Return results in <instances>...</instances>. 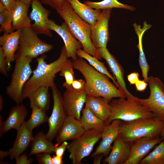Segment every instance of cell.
<instances>
[{"label":"cell","mask_w":164,"mask_h":164,"mask_svg":"<svg viewBox=\"0 0 164 164\" xmlns=\"http://www.w3.org/2000/svg\"><path fill=\"white\" fill-rule=\"evenodd\" d=\"M44 54L37 58V64L32 71V75L24 85L22 97L24 100L38 88L43 86L51 88L55 84L56 74L64 68L73 65L72 61L68 59L66 49L63 46L59 58L50 63L45 61Z\"/></svg>","instance_id":"obj_1"},{"label":"cell","mask_w":164,"mask_h":164,"mask_svg":"<svg viewBox=\"0 0 164 164\" xmlns=\"http://www.w3.org/2000/svg\"><path fill=\"white\" fill-rule=\"evenodd\" d=\"M72 61L73 68L84 77L87 95L102 97L109 103L115 98H126L125 94L110 81L108 77L97 71L84 59L79 57Z\"/></svg>","instance_id":"obj_2"},{"label":"cell","mask_w":164,"mask_h":164,"mask_svg":"<svg viewBox=\"0 0 164 164\" xmlns=\"http://www.w3.org/2000/svg\"><path fill=\"white\" fill-rule=\"evenodd\" d=\"M55 9L67 24L74 36L81 43L83 50L99 60H101L102 58L91 39V25L75 12L66 0H63L62 4Z\"/></svg>","instance_id":"obj_3"},{"label":"cell","mask_w":164,"mask_h":164,"mask_svg":"<svg viewBox=\"0 0 164 164\" xmlns=\"http://www.w3.org/2000/svg\"><path fill=\"white\" fill-rule=\"evenodd\" d=\"M164 129V121L157 117L142 118L130 121H121L118 135L131 142L142 137L158 138Z\"/></svg>","instance_id":"obj_4"},{"label":"cell","mask_w":164,"mask_h":164,"mask_svg":"<svg viewBox=\"0 0 164 164\" xmlns=\"http://www.w3.org/2000/svg\"><path fill=\"white\" fill-rule=\"evenodd\" d=\"M32 59L28 56H15L14 69L6 92L17 104H21L23 100L22 97V89L32 74L30 63Z\"/></svg>","instance_id":"obj_5"},{"label":"cell","mask_w":164,"mask_h":164,"mask_svg":"<svg viewBox=\"0 0 164 164\" xmlns=\"http://www.w3.org/2000/svg\"><path fill=\"white\" fill-rule=\"evenodd\" d=\"M109 104L111 114L107 125L116 119L130 121L140 118L156 117L155 114L146 110L142 105L127 99H113Z\"/></svg>","instance_id":"obj_6"},{"label":"cell","mask_w":164,"mask_h":164,"mask_svg":"<svg viewBox=\"0 0 164 164\" xmlns=\"http://www.w3.org/2000/svg\"><path fill=\"white\" fill-rule=\"evenodd\" d=\"M53 47L52 45L42 40L32 28L22 29L15 56L35 58L50 51Z\"/></svg>","instance_id":"obj_7"},{"label":"cell","mask_w":164,"mask_h":164,"mask_svg":"<svg viewBox=\"0 0 164 164\" xmlns=\"http://www.w3.org/2000/svg\"><path fill=\"white\" fill-rule=\"evenodd\" d=\"M101 138V133L94 129L85 131L68 145L69 158L73 164H80L82 159L90 155L96 143Z\"/></svg>","instance_id":"obj_8"},{"label":"cell","mask_w":164,"mask_h":164,"mask_svg":"<svg viewBox=\"0 0 164 164\" xmlns=\"http://www.w3.org/2000/svg\"><path fill=\"white\" fill-rule=\"evenodd\" d=\"M148 82L150 90L149 97L146 99L137 97L135 102L164 121V84L159 78L153 76L148 77Z\"/></svg>","instance_id":"obj_9"},{"label":"cell","mask_w":164,"mask_h":164,"mask_svg":"<svg viewBox=\"0 0 164 164\" xmlns=\"http://www.w3.org/2000/svg\"><path fill=\"white\" fill-rule=\"evenodd\" d=\"M53 100L52 113L48 118L49 130L47 138L51 141L56 137L67 116L63 104V97L55 84L51 88Z\"/></svg>","instance_id":"obj_10"},{"label":"cell","mask_w":164,"mask_h":164,"mask_svg":"<svg viewBox=\"0 0 164 164\" xmlns=\"http://www.w3.org/2000/svg\"><path fill=\"white\" fill-rule=\"evenodd\" d=\"M32 11L30 14V19L34 22L31 24V28L38 34H43L52 37V34L50 29L48 17L51 12L44 8L39 0H34L31 3Z\"/></svg>","instance_id":"obj_11"},{"label":"cell","mask_w":164,"mask_h":164,"mask_svg":"<svg viewBox=\"0 0 164 164\" xmlns=\"http://www.w3.org/2000/svg\"><path fill=\"white\" fill-rule=\"evenodd\" d=\"M87 95L85 89L77 91L73 88L66 89L63 94L64 107L67 116L80 120L81 113Z\"/></svg>","instance_id":"obj_12"},{"label":"cell","mask_w":164,"mask_h":164,"mask_svg":"<svg viewBox=\"0 0 164 164\" xmlns=\"http://www.w3.org/2000/svg\"><path fill=\"white\" fill-rule=\"evenodd\" d=\"M111 9L102 10L100 18L91 26V39L97 49L106 48L109 37L108 24Z\"/></svg>","instance_id":"obj_13"},{"label":"cell","mask_w":164,"mask_h":164,"mask_svg":"<svg viewBox=\"0 0 164 164\" xmlns=\"http://www.w3.org/2000/svg\"><path fill=\"white\" fill-rule=\"evenodd\" d=\"M49 26L51 30L55 32L63 39L68 57L71 58L72 60L77 59V51L83 48V46L72 34L66 23L64 22L59 25L50 19Z\"/></svg>","instance_id":"obj_14"},{"label":"cell","mask_w":164,"mask_h":164,"mask_svg":"<svg viewBox=\"0 0 164 164\" xmlns=\"http://www.w3.org/2000/svg\"><path fill=\"white\" fill-rule=\"evenodd\" d=\"M158 138L142 137L131 142L130 153L125 164H138L150 150L162 141Z\"/></svg>","instance_id":"obj_15"},{"label":"cell","mask_w":164,"mask_h":164,"mask_svg":"<svg viewBox=\"0 0 164 164\" xmlns=\"http://www.w3.org/2000/svg\"><path fill=\"white\" fill-rule=\"evenodd\" d=\"M97 51L101 58L104 59L108 64L117 83L118 88L125 94L127 99L133 101L136 97L126 88L124 79V71L121 65L107 48L97 49Z\"/></svg>","instance_id":"obj_16"},{"label":"cell","mask_w":164,"mask_h":164,"mask_svg":"<svg viewBox=\"0 0 164 164\" xmlns=\"http://www.w3.org/2000/svg\"><path fill=\"white\" fill-rule=\"evenodd\" d=\"M85 131L80 120L67 116L56 137L55 145L58 146L63 142L76 139Z\"/></svg>","instance_id":"obj_17"},{"label":"cell","mask_w":164,"mask_h":164,"mask_svg":"<svg viewBox=\"0 0 164 164\" xmlns=\"http://www.w3.org/2000/svg\"><path fill=\"white\" fill-rule=\"evenodd\" d=\"M22 30L12 32L3 33L0 37V45L3 50L7 65L8 71L11 67V63L15 60V55L19 47Z\"/></svg>","instance_id":"obj_18"},{"label":"cell","mask_w":164,"mask_h":164,"mask_svg":"<svg viewBox=\"0 0 164 164\" xmlns=\"http://www.w3.org/2000/svg\"><path fill=\"white\" fill-rule=\"evenodd\" d=\"M121 121L116 119L113 121L106 126L104 132L101 134L102 140L97 147L92 157L103 154L107 156L111 150V144L118 135L119 125Z\"/></svg>","instance_id":"obj_19"},{"label":"cell","mask_w":164,"mask_h":164,"mask_svg":"<svg viewBox=\"0 0 164 164\" xmlns=\"http://www.w3.org/2000/svg\"><path fill=\"white\" fill-rule=\"evenodd\" d=\"M131 142L118 135L113 142L110 154L103 160L108 164H125L129 157Z\"/></svg>","instance_id":"obj_20"},{"label":"cell","mask_w":164,"mask_h":164,"mask_svg":"<svg viewBox=\"0 0 164 164\" xmlns=\"http://www.w3.org/2000/svg\"><path fill=\"white\" fill-rule=\"evenodd\" d=\"M28 111L26 106L20 104L13 106L11 109L7 118L0 127V136L12 129L18 130L25 122Z\"/></svg>","instance_id":"obj_21"},{"label":"cell","mask_w":164,"mask_h":164,"mask_svg":"<svg viewBox=\"0 0 164 164\" xmlns=\"http://www.w3.org/2000/svg\"><path fill=\"white\" fill-rule=\"evenodd\" d=\"M17 131L13 146L8 150L9 156L12 160L19 157L27 149L33 137L32 131L27 128L25 121Z\"/></svg>","instance_id":"obj_22"},{"label":"cell","mask_w":164,"mask_h":164,"mask_svg":"<svg viewBox=\"0 0 164 164\" xmlns=\"http://www.w3.org/2000/svg\"><path fill=\"white\" fill-rule=\"evenodd\" d=\"M85 107L107 125L111 115V110L109 103L105 99L102 97L87 95Z\"/></svg>","instance_id":"obj_23"},{"label":"cell","mask_w":164,"mask_h":164,"mask_svg":"<svg viewBox=\"0 0 164 164\" xmlns=\"http://www.w3.org/2000/svg\"><path fill=\"white\" fill-rule=\"evenodd\" d=\"M30 5L17 1L14 9L12 12L13 31L31 28V20L28 15Z\"/></svg>","instance_id":"obj_24"},{"label":"cell","mask_w":164,"mask_h":164,"mask_svg":"<svg viewBox=\"0 0 164 164\" xmlns=\"http://www.w3.org/2000/svg\"><path fill=\"white\" fill-rule=\"evenodd\" d=\"M70 5L75 12L83 20L91 26L100 18L102 11L93 9L78 0H66Z\"/></svg>","instance_id":"obj_25"},{"label":"cell","mask_w":164,"mask_h":164,"mask_svg":"<svg viewBox=\"0 0 164 164\" xmlns=\"http://www.w3.org/2000/svg\"><path fill=\"white\" fill-rule=\"evenodd\" d=\"M133 26L138 39V43L137 47L139 50V62L142 71V77L143 78L144 80L148 82L149 77L148 73L149 69V67L147 62L143 50L142 39L145 32L150 29L152 26L150 24H148L146 22H144L142 28L140 25H138L136 23H134Z\"/></svg>","instance_id":"obj_26"},{"label":"cell","mask_w":164,"mask_h":164,"mask_svg":"<svg viewBox=\"0 0 164 164\" xmlns=\"http://www.w3.org/2000/svg\"><path fill=\"white\" fill-rule=\"evenodd\" d=\"M55 147L52 141L47 138L46 134L41 131L33 136L29 155L44 153H52L54 152Z\"/></svg>","instance_id":"obj_27"},{"label":"cell","mask_w":164,"mask_h":164,"mask_svg":"<svg viewBox=\"0 0 164 164\" xmlns=\"http://www.w3.org/2000/svg\"><path fill=\"white\" fill-rule=\"evenodd\" d=\"M81 112L80 121L85 131L94 129L101 134L104 132L107 125L105 122L86 107L83 109Z\"/></svg>","instance_id":"obj_28"},{"label":"cell","mask_w":164,"mask_h":164,"mask_svg":"<svg viewBox=\"0 0 164 164\" xmlns=\"http://www.w3.org/2000/svg\"><path fill=\"white\" fill-rule=\"evenodd\" d=\"M49 88L47 87H41L28 97L31 108L35 106L45 111L49 109L50 103Z\"/></svg>","instance_id":"obj_29"},{"label":"cell","mask_w":164,"mask_h":164,"mask_svg":"<svg viewBox=\"0 0 164 164\" xmlns=\"http://www.w3.org/2000/svg\"><path fill=\"white\" fill-rule=\"evenodd\" d=\"M77 55L88 62L89 64L99 72L107 75L113 81L114 84L118 88L117 83L114 77L109 72L104 63L96 57L87 53L81 49L77 51Z\"/></svg>","instance_id":"obj_30"},{"label":"cell","mask_w":164,"mask_h":164,"mask_svg":"<svg viewBox=\"0 0 164 164\" xmlns=\"http://www.w3.org/2000/svg\"><path fill=\"white\" fill-rule=\"evenodd\" d=\"M84 3L91 8L97 10L113 8H122L132 11L135 10L134 7L121 3L117 0H104L96 2L87 1H84Z\"/></svg>","instance_id":"obj_31"},{"label":"cell","mask_w":164,"mask_h":164,"mask_svg":"<svg viewBox=\"0 0 164 164\" xmlns=\"http://www.w3.org/2000/svg\"><path fill=\"white\" fill-rule=\"evenodd\" d=\"M32 113L29 120L25 121L26 126L29 130L32 131L35 128L48 121V118L46 111L34 106L31 108Z\"/></svg>","instance_id":"obj_32"},{"label":"cell","mask_w":164,"mask_h":164,"mask_svg":"<svg viewBox=\"0 0 164 164\" xmlns=\"http://www.w3.org/2000/svg\"><path fill=\"white\" fill-rule=\"evenodd\" d=\"M140 164H164V141L159 143L155 149L140 162Z\"/></svg>","instance_id":"obj_33"},{"label":"cell","mask_w":164,"mask_h":164,"mask_svg":"<svg viewBox=\"0 0 164 164\" xmlns=\"http://www.w3.org/2000/svg\"><path fill=\"white\" fill-rule=\"evenodd\" d=\"M12 15L11 12L6 10L0 12V31L9 33L13 32Z\"/></svg>","instance_id":"obj_34"},{"label":"cell","mask_w":164,"mask_h":164,"mask_svg":"<svg viewBox=\"0 0 164 164\" xmlns=\"http://www.w3.org/2000/svg\"><path fill=\"white\" fill-rule=\"evenodd\" d=\"M73 65L66 67L60 71V76L63 77L65 79V82L63 86L66 89L72 88V84L75 79V73L73 70Z\"/></svg>","instance_id":"obj_35"},{"label":"cell","mask_w":164,"mask_h":164,"mask_svg":"<svg viewBox=\"0 0 164 164\" xmlns=\"http://www.w3.org/2000/svg\"><path fill=\"white\" fill-rule=\"evenodd\" d=\"M8 71L5 57L2 47H0V72L3 75L8 77Z\"/></svg>","instance_id":"obj_36"},{"label":"cell","mask_w":164,"mask_h":164,"mask_svg":"<svg viewBox=\"0 0 164 164\" xmlns=\"http://www.w3.org/2000/svg\"><path fill=\"white\" fill-rule=\"evenodd\" d=\"M36 159L39 164H53L50 153H44L37 154L36 155Z\"/></svg>","instance_id":"obj_37"},{"label":"cell","mask_w":164,"mask_h":164,"mask_svg":"<svg viewBox=\"0 0 164 164\" xmlns=\"http://www.w3.org/2000/svg\"><path fill=\"white\" fill-rule=\"evenodd\" d=\"M72 88L76 90L82 91L85 89L86 81L82 79H75L72 84Z\"/></svg>","instance_id":"obj_38"},{"label":"cell","mask_w":164,"mask_h":164,"mask_svg":"<svg viewBox=\"0 0 164 164\" xmlns=\"http://www.w3.org/2000/svg\"><path fill=\"white\" fill-rule=\"evenodd\" d=\"M68 145L67 141H64L59 146H55L54 152L55 153L56 155L59 157H63L65 151L67 148Z\"/></svg>","instance_id":"obj_39"},{"label":"cell","mask_w":164,"mask_h":164,"mask_svg":"<svg viewBox=\"0 0 164 164\" xmlns=\"http://www.w3.org/2000/svg\"><path fill=\"white\" fill-rule=\"evenodd\" d=\"M15 159L16 164H30L33 160L32 158H28L26 153L21 155Z\"/></svg>","instance_id":"obj_40"},{"label":"cell","mask_w":164,"mask_h":164,"mask_svg":"<svg viewBox=\"0 0 164 164\" xmlns=\"http://www.w3.org/2000/svg\"><path fill=\"white\" fill-rule=\"evenodd\" d=\"M63 0H40L42 4L47 5L54 9L60 5Z\"/></svg>","instance_id":"obj_41"},{"label":"cell","mask_w":164,"mask_h":164,"mask_svg":"<svg viewBox=\"0 0 164 164\" xmlns=\"http://www.w3.org/2000/svg\"><path fill=\"white\" fill-rule=\"evenodd\" d=\"M5 5L7 9L10 12H12L14 9L17 0H0V1Z\"/></svg>","instance_id":"obj_42"},{"label":"cell","mask_w":164,"mask_h":164,"mask_svg":"<svg viewBox=\"0 0 164 164\" xmlns=\"http://www.w3.org/2000/svg\"><path fill=\"white\" fill-rule=\"evenodd\" d=\"M135 85L137 91L142 92L146 89L148 84L147 82L144 80H141L139 79Z\"/></svg>","instance_id":"obj_43"},{"label":"cell","mask_w":164,"mask_h":164,"mask_svg":"<svg viewBox=\"0 0 164 164\" xmlns=\"http://www.w3.org/2000/svg\"><path fill=\"white\" fill-rule=\"evenodd\" d=\"M127 78L131 85L135 84L139 80V75L137 72H134L128 74Z\"/></svg>","instance_id":"obj_44"},{"label":"cell","mask_w":164,"mask_h":164,"mask_svg":"<svg viewBox=\"0 0 164 164\" xmlns=\"http://www.w3.org/2000/svg\"><path fill=\"white\" fill-rule=\"evenodd\" d=\"M52 162L53 164H62L63 163V157H60L56 155L52 157Z\"/></svg>","instance_id":"obj_45"},{"label":"cell","mask_w":164,"mask_h":164,"mask_svg":"<svg viewBox=\"0 0 164 164\" xmlns=\"http://www.w3.org/2000/svg\"><path fill=\"white\" fill-rule=\"evenodd\" d=\"M104 156V155L103 154H100L94 156L93 164H100Z\"/></svg>","instance_id":"obj_46"},{"label":"cell","mask_w":164,"mask_h":164,"mask_svg":"<svg viewBox=\"0 0 164 164\" xmlns=\"http://www.w3.org/2000/svg\"><path fill=\"white\" fill-rule=\"evenodd\" d=\"M8 156H9L8 150L7 151H0V159L1 161H2L4 158Z\"/></svg>","instance_id":"obj_47"},{"label":"cell","mask_w":164,"mask_h":164,"mask_svg":"<svg viewBox=\"0 0 164 164\" xmlns=\"http://www.w3.org/2000/svg\"><path fill=\"white\" fill-rule=\"evenodd\" d=\"M3 97L2 95H0V111H2L3 108Z\"/></svg>","instance_id":"obj_48"},{"label":"cell","mask_w":164,"mask_h":164,"mask_svg":"<svg viewBox=\"0 0 164 164\" xmlns=\"http://www.w3.org/2000/svg\"><path fill=\"white\" fill-rule=\"evenodd\" d=\"M17 1L22 2L28 5H30L32 1L34 0H17Z\"/></svg>","instance_id":"obj_49"},{"label":"cell","mask_w":164,"mask_h":164,"mask_svg":"<svg viewBox=\"0 0 164 164\" xmlns=\"http://www.w3.org/2000/svg\"><path fill=\"white\" fill-rule=\"evenodd\" d=\"M6 10V8L3 4L0 1V12H2Z\"/></svg>","instance_id":"obj_50"},{"label":"cell","mask_w":164,"mask_h":164,"mask_svg":"<svg viewBox=\"0 0 164 164\" xmlns=\"http://www.w3.org/2000/svg\"><path fill=\"white\" fill-rule=\"evenodd\" d=\"M161 137L162 138V140L164 141V134L161 135Z\"/></svg>","instance_id":"obj_51"},{"label":"cell","mask_w":164,"mask_h":164,"mask_svg":"<svg viewBox=\"0 0 164 164\" xmlns=\"http://www.w3.org/2000/svg\"><path fill=\"white\" fill-rule=\"evenodd\" d=\"M164 134V129L163 130V131H162V134L161 135H163V134Z\"/></svg>","instance_id":"obj_52"}]
</instances>
